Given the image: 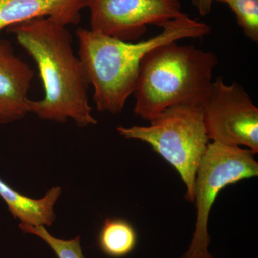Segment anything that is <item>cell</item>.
<instances>
[{
    "mask_svg": "<svg viewBox=\"0 0 258 258\" xmlns=\"http://www.w3.org/2000/svg\"><path fill=\"white\" fill-rule=\"evenodd\" d=\"M147 126H119L117 132L152 147L179 173L186 188V198L195 202V181L199 163L210 143L201 106L171 107Z\"/></svg>",
    "mask_w": 258,
    "mask_h": 258,
    "instance_id": "obj_4",
    "label": "cell"
},
{
    "mask_svg": "<svg viewBox=\"0 0 258 258\" xmlns=\"http://www.w3.org/2000/svg\"><path fill=\"white\" fill-rule=\"evenodd\" d=\"M217 63L215 53L192 45L171 42L154 47L141 62L134 114L151 121L171 107L203 106Z\"/></svg>",
    "mask_w": 258,
    "mask_h": 258,
    "instance_id": "obj_3",
    "label": "cell"
},
{
    "mask_svg": "<svg viewBox=\"0 0 258 258\" xmlns=\"http://www.w3.org/2000/svg\"><path fill=\"white\" fill-rule=\"evenodd\" d=\"M91 30L125 42L183 14L179 0H88Z\"/></svg>",
    "mask_w": 258,
    "mask_h": 258,
    "instance_id": "obj_7",
    "label": "cell"
},
{
    "mask_svg": "<svg viewBox=\"0 0 258 258\" xmlns=\"http://www.w3.org/2000/svg\"><path fill=\"white\" fill-rule=\"evenodd\" d=\"M37 64L45 96L29 99L30 113L57 123L74 120L85 128L98 123L88 101L89 83L66 25L51 18H38L8 28Z\"/></svg>",
    "mask_w": 258,
    "mask_h": 258,
    "instance_id": "obj_1",
    "label": "cell"
},
{
    "mask_svg": "<svg viewBox=\"0 0 258 258\" xmlns=\"http://www.w3.org/2000/svg\"><path fill=\"white\" fill-rule=\"evenodd\" d=\"M62 189L55 186L49 189L41 199H32L19 193L0 178V198L8 211L20 223L50 227L56 220L55 204L60 198Z\"/></svg>",
    "mask_w": 258,
    "mask_h": 258,
    "instance_id": "obj_10",
    "label": "cell"
},
{
    "mask_svg": "<svg viewBox=\"0 0 258 258\" xmlns=\"http://www.w3.org/2000/svg\"><path fill=\"white\" fill-rule=\"evenodd\" d=\"M254 153L237 146L210 142L199 163L195 181L197 217L186 253L207 252L210 244L208 220L219 193L230 185L258 176Z\"/></svg>",
    "mask_w": 258,
    "mask_h": 258,
    "instance_id": "obj_5",
    "label": "cell"
},
{
    "mask_svg": "<svg viewBox=\"0 0 258 258\" xmlns=\"http://www.w3.org/2000/svg\"><path fill=\"white\" fill-rule=\"evenodd\" d=\"M202 108L210 140L257 154L258 108L240 83L217 78Z\"/></svg>",
    "mask_w": 258,
    "mask_h": 258,
    "instance_id": "obj_6",
    "label": "cell"
},
{
    "mask_svg": "<svg viewBox=\"0 0 258 258\" xmlns=\"http://www.w3.org/2000/svg\"><path fill=\"white\" fill-rule=\"evenodd\" d=\"M88 0H0V34L5 28L32 19L51 18L76 25Z\"/></svg>",
    "mask_w": 258,
    "mask_h": 258,
    "instance_id": "obj_9",
    "label": "cell"
},
{
    "mask_svg": "<svg viewBox=\"0 0 258 258\" xmlns=\"http://www.w3.org/2000/svg\"><path fill=\"white\" fill-rule=\"evenodd\" d=\"M98 244L102 252L108 257H125L133 252L137 246V231L124 219H106L98 233Z\"/></svg>",
    "mask_w": 258,
    "mask_h": 258,
    "instance_id": "obj_11",
    "label": "cell"
},
{
    "mask_svg": "<svg viewBox=\"0 0 258 258\" xmlns=\"http://www.w3.org/2000/svg\"><path fill=\"white\" fill-rule=\"evenodd\" d=\"M181 258H217L210 254L209 251L203 252H197V253L189 254L185 252L184 255Z\"/></svg>",
    "mask_w": 258,
    "mask_h": 258,
    "instance_id": "obj_15",
    "label": "cell"
},
{
    "mask_svg": "<svg viewBox=\"0 0 258 258\" xmlns=\"http://www.w3.org/2000/svg\"><path fill=\"white\" fill-rule=\"evenodd\" d=\"M235 14L244 35L258 41V0H233L227 4Z\"/></svg>",
    "mask_w": 258,
    "mask_h": 258,
    "instance_id": "obj_13",
    "label": "cell"
},
{
    "mask_svg": "<svg viewBox=\"0 0 258 258\" xmlns=\"http://www.w3.org/2000/svg\"><path fill=\"white\" fill-rule=\"evenodd\" d=\"M162 32L144 41L125 42L100 32L79 28V58L89 85L94 88L97 110L117 114L135 90L141 62L154 47L210 33L206 24L183 13L166 22Z\"/></svg>",
    "mask_w": 258,
    "mask_h": 258,
    "instance_id": "obj_2",
    "label": "cell"
},
{
    "mask_svg": "<svg viewBox=\"0 0 258 258\" xmlns=\"http://www.w3.org/2000/svg\"><path fill=\"white\" fill-rule=\"evenodd\" d=\"M34 74L11 43L0 38V124L14 123L30 113L28 93Z\"/></svg>",
    "mask_w": 258,
    "mask_h": 258,
    "instance_id": "obj_8",
    "label": "cell"
},
{
    "mask_svg": "<svg viewBox=\"0 0 258 258\" xmlns=\"http://www.w3.org/2000/svg\"><path fill=\"white\" fill-rule=\"evenodd\" d=\"M214 0H192L194 6L197 8L202 16H205L210 13Z\"/></svg>",
    "mask_w": 258,
    "mask_h": 258,
    "instance_id": "obj_14",
    "label": "cell"
},
{
    "mask_svg": "<svg viewBox=\"0 0 258 258\" xmlns=\"http://www.w3.org/2000/svg\"><path fill=\"white\" fill-rule=\"evenodd\" d=\"M218 1L222 2V3H225L226 4H228L229 3L233 1V0H218Z\"/></svg>",
    "mask_w": 258,
    "mask_h": 258,
    "instance_id": "obj_16",
    "label": "cell"
},
{
    "mask_svg": "<svg viewBox=\"0 0 258 258\" xmlns=\"http://www.w3.org/2000/svg\"><path fill=\"white\" fill-rule=\"evenodd\" d=\"M19 228L25 233L37 236L50 246L57 258H86L81 244V237L71 240H62L51 235L44 226H31L19 224Z\"/></svg>",
    "mask_w": 258,
    "mask_h": 258,
    "instance_id": "obj_12",
    "label": "cell"
}]
</instances>
